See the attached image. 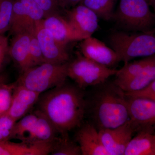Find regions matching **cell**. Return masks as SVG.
I'll return each mask as SVG.
<instances>
[{
	"mask_svg": "<svg viewBox=\"0 0 155 155\" xmlns=\"http://www.w3.org/2000/svg\"><path fill=\"white\" fill-rule=\"evenodd\" d=\"M76 140L83 155H109L103 145L99 130L93 124L82 125L77 131Z\"/></svg>",
	"mask_w": 155,
	"mask_h": 155,
	"instance_id": "obj_14",
	"label": "cell"
},
{
	"mask_svg": "<svg viewBox=\"0 0 155 155\" xmlns=\"http://www.w3.org/2000/svg\"><path fill=\"white\" fill-rule=\"evenodd\" d=\"M16 82L11 107L8 114L17 122L28 114L31 109L37 103L41 94Z\"/></svg>",
	"mask_w": 155,
	"mask_h": 155,
	"instance_id": "obj_13",
	"label": "cell"
},
{
	"mask_svg": "<svg viewBox=\"0 0 155 155\" xmlns=\"http://www.w3.org/2000/svg\"><path fill=\"white\" fill-rule=\"evenodd\" d=\"M9 45L8 37L0 35V71L2 68L6 57L8 55Z\"/></svg>",
	"mask_w": 155,
	"mask_h": 155,
	"instance_id": "obj_31",
	"label": "cell"
},
{
	"mask_svg": "<svg viewBox=\"0 0 155 155\" xmlns=\"http://www.w3.org/2000/svg\"><path fill=\"white\" fill-rule=\"evenodd\" d=\"M127 102L129 120L135 133L147 128L155 129V101L140 97H127Z\"/></svg>",
	"mask_w": 155,
	"mask_h": 155,
	"instance_id": "obj_8",
	"label": "cell"
},
{
	"mask_svg": "<svg viewBox=\"0 0 155 155\" xmlns=\"http://www.w3.org/2000/svg\"><path fill=\"white\" fill-rule=\"evenodd\" d=\"M116 0H82V4L97 14L99 18L108 21L113 18Z\"/></svg>",
	"mask_w": 155,
	"mask_h": 155,
	"instance_id": "obj_23",
	"label": "cell"
},
{
	"mask_svg": "<svg viewBox=\"0 0 155 155\" xmlns=\"http://www.w3.org/2000/svg\"><path fill=\"white\" fill-rule=\"evenodd\" d=\"M14 0H0V35L10 30Z\"/></svg>",
	"mask_w": 155,
	"mask_h": 155,
	"instance_id": "obj_25",
	"label": "cell"
},
{
	"mask_svg": "<svg viewBox=\"0 0 155 155\" xmlns=\"http://www.w3.org/2000/svg\"><path fill=\"white\" fill-rule=\"evenodd\" d=\"M52 155H82L79 145L69 138L68 134H61L55 140L51 153Z\"/></svg>",
	"mask_w": 155,
	"mask_h": 155,
	"instance_id": "obj_24",
	"label": "cell"
},
{
	"mask_svg": "<svg viewBox=\"0 0 155 155\" xmlns=\"http://www.w3.org/2000/svg\"><path fill=\"white\" fill-rule=\"evenodd\" d=\"M16 121L8 114L0 117V141L10 140Z\"/></svg>",
	"mask_w": 155,
	"mask_h": 155,
	"instance_id": "obj_28",
	"label": "cell"
},
{
	"mask_svg": "<svg viewBox=\"0 0 155 155\" xmlns=\"http://www.w3.org/2000/svg\"><path fill=\"white\" fill-rule=\"evenodd\" d=\"M113 18L127 29L141 32L153 30L155 25L148 0H119Z\"/></svg>",
	"mask_w": 155,
	"mask_h": 155,
	"instance_id": "obj_5",
	"label": "cell"
},
{
	"mask_svg": "<svg viewBox=\"0 0 155 155\" xmlns=\"http://www.w3.org/2000/svg\"><path fill=\"white\" fill-rule=\"evenodd\" d=\"M91 101V114L98 130L113 129L129 119L127 97L114 82L97 85Z\"/></svg>",
	"mask_w": 155,
	"mask_h": 155,
	"instance_id": "obj_2",
	"label": "cell"
},
{
	"mask_svg": "<svg viewBox=\"0 0 155 155\" xmlns=\"http://www.w3.org/2000/svg\"><path fill=\"white\" fill-rule=\"evenodd\" d=\"M44 18V12L34 0H14L9 31L13 35L35 33L36 22Z\"/></svg>",
	"mask_w": 155,
	"mask_h": 155,
	"instance_id": "obj_7",
	"label": "cell"
},
{
	"mask_svg": "<svg viewBox=\"0 0 155 155\" xmlns=\"http://www.w3.org/2000/svg\"><path fill=\"white\" fill-rule=\"evenodd\" d=\"M32 34L24 32L15 35L9 45L8 55L21 72L31 67L29 45Z\"/></svg>",
	"mask_w": 155,
	"mask_h": 155,
	"instance_id": "obj_15",
	"label": "cell"
},
{
	"mask_svg": "<svg viewBox=\"0 0 155 155\" xmlns=\"http://www.w3.org/2000/svg\"><path fill=\"white\" fill-rule=\"evenodd\" d=\"M82 0H60L61 8L65 10L73 8L79 4Z\"/></svg>",
	"mask_w": 155,
	"mask_h": 155,
	"instance_id": "obj_32",
	"label": "cell"
},
{
	"mask_svg": "<svg viewBox=\"0 0 155 155\" xmlns=\"http://www.w3.org/2000/svg\"><path fill=\"white\" fill-rule=\"evenodd\" d=\"M124 155H155V129L147 128L137 132Z\"/></svg>",
	"mask_w": 155,
	"mask_h": 155,
	"instance_id": "obj_17",
	"label": "cell"
},
{
	"mask_svg": "<svg viewBox=\"0 0 155 155\" xmlns=\"http://www.w3.org/2000/svg\"><path fill=\"white\" fill-rule=\"evenodd\" d=\"M82 41L80 49L84 57L109 68L120 62L116 52L99 40L91 36Z\"/></svg>",
	"mask_w": 155,
	"mask_h": 155,
	"instance_id": "obj_11",
	"label": "cell"
},
{
	"mask_svg": "<svg viewBox=\"0 0 155 155\" xmlns=\"http://www.w3.org/2000/svg\"><path fill=\"white\" fill-rule=\"evenodd\" d=\"M44 12L45 18L58 14L60 0H34Z\"/></svg>",
	"mask_w": 155,
	"mask_h": 155,
	"instance_id": "obj_29",
	"label": "cell"
},
{
	"mask_svg": "<svg viewBox=\"0 0 155 155\" xmlns=\"http://www.w3.org/2000/svg\"><path fill=\"white\" fill-rule=\"evenodd\" d=\"M65 11L70 25L84 38L91 36L97 29L99 17L86 6L79 4Z\"/></svg>",
	"mask_w": 155,
	"mask_h": 155,
	"instance_id": "obj_10",
	"label": "cell"
},
{
	"mask_svg": "<svg viewBox=\"0 0 155 155\" xmlns=\"http://www.w3.org/2000/svg\"><path fill=\"white\" fill-rule=\"evenodd\" d=\"M36 104L61 135L81 125L87 108L82 89L65 82L43 93Z\"/></svg>",
	"mask_w": 155,
	"mask_h": 155,
	"instance_id": "obj_1",
	"label": "cell"
},
{
	"mask_svg": "<svg viewBox=\"0 0 155 155\" xmlns=\"http://www.w3.org/2000/svg\"><path fill=\"white\" fill-rule=\"evenodd\" d=\"M41 20L36 22L35 33L45 62L54 64L67 63L69 57L66 46L56 40L49 31L43 26Z\"/></svg>",
	"mask_w": 155,
	"mask_h": 155,
	"instance_id": "obj_9",
	"label": "cell"
},
{
	"mask_svg": "<svg viewBox=\"0 0 155 155\" xmlns=\"http://www.w3.org/2000/svg\"><path fill=\"white\" fill-rule=\"evenodd\" d=\"M38 116L36 110L33 113L27 114L17 121L13 127L10 140L17 139L21 142L28 144Z\"/></svg>",
	"mask_w": 155,
	"mask_h": 155,
	"instance_id": "obj_20",
	"label": "cell"
},
{
	"mask_svg": "<svg viewBox=\"0 0 155 155\" xmlns=\"http://www.w3.org/2000/svg\"><path fill=\"white\" fill-rule=\"evenodd\" d=\"M155 80V65H153L132 77L124 79H116L114 81L125 93H129L141 90Z\"/></svg>",
	"mask_w": 155,
	"mask_h": 155,
	"instance_id": "obj_18",
	"label": "cell"
},
{
	"mask_svg": "<svg viewBox=\"0 0 155 155\" xmlns=\"http://www.w3.org/2000/svg\"><path fill=\"white\" fill-rule=\"evenodd\" d=\"M149 2L150 5L152 6L154 10L155 14V0H150V2Z\"/></svg>",
	"mask_w": 155,
	"mask_h": 155,
	"instance_id": "obj_34",
	"label": "cell"
},
{
	"mask_svg": "<svg viewBox=\"0 0 155 155\" xmlns=\"http://www.w3.org/2000/svg\"><path fill=\"white\" fill-rule=\"evenodd\" d=\"M38 119L31 135L28 144L36 143L53 142L58 139V131L50 120L37 110Z\"/></svg>",
	"mask_w": 155,
	"mask_h": 155,
	"instance_id": "obj_19",
	"label": "cell"
},
{
	"mask_svg": "<svg viewBox=\"0 0 155 155\" xmlns=\"http://www.w3.org/2000/svg\"><path fill=\"white\" fill-rule=\"evenodd\" d=\"M69 62L54 64L45 62L21 72L17 83L41 94L66 82Z\"/></svg>",
	"mask_w": 155,
	"mask_h": 155,
	"instance_id": "obj_4",
	"label": "cell"
},
{
	"mask_svg": "<svg viewBox=\"0 0 155 155\" xmlns=\"http://www.w3.org/2000/svg\"><path fill=\"white\" fill-rule=\"evenodd\" d=\"M135 130L130 121L114 129L113 135V155H124L127 145L132 138Z\"/></svg>",
	"mask_w": 155,
	"mask_h": 155,
	"instance_id": "obj_21",
	"label": "cell"
},
{
	"mask_svg": "<svg viewBox=\"0 0 155 155\" xmlns=\"http://www.w3.org/2000/svg\"><path fill=\"white\" fill-rule=\"evenodd\" d=\"M109 39L119 61L125 64L134 58L155 54V29L139 33L116 31L111 35Z\"/></svg>",
	"mask_w": 155,
	"mask_h": 155,
	"instance_id": "obj_3",
	"label": "cell"
},
{
	"mask_svg": "<svg viewBox=\"0 0 155 155\" xmlns=\"http://www.w3.org/2000/svg\"><path fill=\"white\" fill-rule=\"evenodd\" d=\"M54 145V142L27 144L0 141V155H48L51 153Z\"/></svg>",
	"mask_w": 155,
	"mask_h": 155,
	"instance_id": "obj_16",
	"label": "cell"
},
{
	"mask_svg": "<svg viewBox=\"0 0 155 155\" xmlns=\"http://www.w3.org/2000/svg\"><path fill=\"white\" fill-rule=\"evenodd\" d=\"M7 76L6 74H0V86L7 82Z\"/></svg>",
	"mask_w": 155,
	"mask_h": 155,
	"instance_id": "obj_33",
	"label": "cell"
},
{
	"mask_svg": "<svg viewBox=\"0 0 155 155\" xmlns=\"http://www.w3.org/2000/svg\"><path fill=\"white\" fill-rule=\"evenodd\" d=\"M41 22L56 40L65 46L71 42L85 39L73 28L68 20L58 14L44 18Z\"/></svg>",
	"mask_w": 155,
	"mask_h": 155,
	"instance_id": "obj_12",
	"label": "cell"
},
{
	"mask_svg": "<svg viewBox=\"0 0 155 155\" xmlns=\"http://www.w3.org/2000/svg\"><path fill=\"white\" fill-rule=\"evenodd\" d=\"M29 57L31 67L45 63L41 48L35 33L32 34L29 45Z\"/></svg>",
	"mask_w": 155,
	"mask_h": 155,
	"instance_id": "obj_27",
	"label": "cell"
},
{
	"mask_svg": "<svg viewBox=\"0 0 155 155\" xmlns=\"http://www.w3.org/2000/svg\"><path fill=\"white\" fill-rule=\"evenodd\" d=\"M17 82L4 84L0 86V117L8 114Z\"/></svg>",
	"mask_w": 155,
	"mask_h": 155,
	"instance_id": "obj_26",
	"label": "cell"
},
{
	"mask_svg": "<svg viewBox=\"0 0 155 155\" xmlns=\"http://www.w3.org/2000/svg\"><path fill=\"white\" fill-rule=\"evenodd\" d=\"M118 71L97 63L79 53L74 61L69 63L68 77L83 89L106 82L109 78L116 75Z\"/></svg>",
	"mask_w": 155,
	"mask_h": 155,
	"instance_id": "obj_6",
	"label": "cell"
},
{
	"mask_svg": "<svg viewBox=\"0 0 155 155\" xmlns=\"http://www.w3.org/2000/svg\"><path fill=\"white\" fill-rule=\"evenodd\" d=\"M129 97H140L153 100L155 101V80L145 88L138 91L125 93Z\"/></svg>",
	"mask_w": 155,
	"mask_h": 155,
	"instance_id": "obj_30",
	"label": "cell"
},
{
	"mask_svg": "<svg viewBox=\"0 0 155 155\" xmlns=\"http://www.w3.org/2000/svg\"><path fill=\"white\" fill-rule=\"evenodd\" d=\"M153 65H155V54L139 61L125 64L124 67L118 70L115 75L116 79H124L132 77Z\"/></svg>",
	"mask_w": 155,
	"mask_h": 155,
	"instance_id": "obj_22",
	"label": "cell"
}]
</instances>
